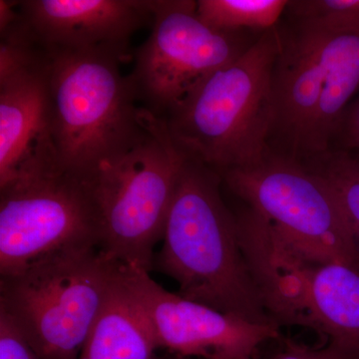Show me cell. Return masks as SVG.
<instances>
[{
  "mask_svg": "<svg viewBox=\"0 0 359 359\" xmlns=\"http://www.w3.org/2000/svg\"><path fill=\"white\" fill-rule=\"evenodd\" d=\"M325 66L321 58V32L299 25L292 35L282 39L273 70V127L297 155L311 156L314 127L323 90Z\"/></svg>",
  "mask_w": 359,
  "mask_h": 359,
  "instance_id": "obj_13",
  "label": "cell"
},
{
  "mask_svg": "<svg viewBox=\"0 0 359 359\" xmlns=\"http://www.w3.org/2000/svg\"><path fill=\"white\" fill-rule=\"evenodd\" d=\"M20 9L45 48L127 51L130 39L153 20L152 0H25Z\"/></svg>",
  "mask_w": 359,
  "mask_h": 359,
  "instance_id": "obj_12",
  "label": "cell"
},
{
  "mask_svg": "<svg viewBox=\"0 0 359 359\" xmlns=\"http://www.w3.org/2000/svg\"><path fill=\"white\" fill-rule=\"evenodd\" d=\"M287 9L299 25L334 34H359V0H294Z\"/></svg>",
  "mask_w": 359,
  "mask_h": 359,
  "instance_id": "obj_18",
  "label": "cell"
},
{
  "mask_svg": "<svg viewBox=\"0 0 359 359\" xmlns=\"http://www.w3.org/2000/svg\"><path fill=\"white\" fill-rule=\"evenodd\" d=\"M273 27L209 75L165 118L175 143L218 173L261 162L273 127V70L282 48Z\"/></svg>",
  "mask_w": 359,
  "mask_h": 359,
  "instance_id": "obj_3",
  "label": "cell"
},
{
  "mask_svg": "<svg viewBox=\"0 0 359 359\" xmlns=\"http://www.w3.org/2000/svg\"><path fill=\"white\" fill-rule=\"evenodd\" d=\"M148 39L139 47L129 75L137 101L164 120L212 73L230 65L248 47L238 32L205 25L193 0H152Z\"/></svg>",
  "mask_w": 359,
  "mask_h": 359,
  "instance_id": "obj_8",
  "label": "cell"
},
{
  "mask_svg": "<svg viewBox=\"0 0 359 359\" xmlns=\"http://www.w3.org/2000/svg\"><path fill=\"white\" fill-rule=\"evenodd\" d=\"M113 47L46 48L45 84L63 174L82 181L133 147L145 132L143 108Z\"/></svg>",
  "mask_w": 359,
  "mask_h": 359,
  "instance_id": "obj_2",
  "label": "cell"
},
{
  "mask_svg": "<svg viewBox=\"0 0 359 359\" xmlns=\"http://www.w3.org/2000/svg\"><path fill=\"white\" fill-rule=\"evenodd\" d=\"M358 154H359V152H358ZM359 158V157H358Z\"/></svg>",
  "mask_w": 359,
  "mask_h": 359,
  "instance_id": "obj_23",
  "label": "cell"
},
{
  "mask_svg": "<svg viewBox=\"0 0 359 359\" xmlns=\"http://www.w3.org/2000/svg\"><path fill=\"white\" fill-rule=\"evenodd\" d=\"M0 359H42L4 316H0Z\"/></svg>",
  "mask_w": 359,
  "mask_h": 359,
  "instance_id": "obj_19",
  "label": "cell"
},
{
  "mask_svg": "<svg viewBox=\"0 0 359 359\" xmlns=\"http://www.w3.org/2000/svg\"><path fill=\"white\" fill-rule=\"evenodd\" d=\"M266 359H353L337 347L327 344L323 348H311L294 342L287 344L285 353L276 358Z\"/></svg>",
  "mask_w": 359,
  "mask_h": 359,
  "instance_id": "obj_20",
  "label": "cell"
},
{
  "mask_svg": "<svg viewBox=\"0 0 359 359\" xmlns=\"http://www.w3.org/2000/svg\"><path fill=\"white\" fill-rule=\"evenodd\" d=\"M123 283L150 323L159 349L184 358L252 359L264 342L280 337L276 323H250L173 294L149 271L119 264Z\"/></svg>",
  "mask_w": 359,
  "mask_h": 359,
  "instance_id": "obj_10",
  "label": "cell"
},
{
  "mask_svg": "<svg viewBox=\"0 0 359 359\" xmlns=\"http://www.w3.org/2000/svg\"><path fill=\"white\" fill-rule=\"evenodd\" d=\"M340 129L344 132L346 145L359 152V97L346 110L340 123Z\"/></svg>",
  "mask_w": 359,
  "mask_h": 359,
  "instance_id": "obj_21",
  "label": "cell"
},
{
  "mask_svg": "<svg viewBox=\"0 0 359 359\" xmlns=\"http://www.w3.org/2000/svg\"><path fill=\"white\" fill-rule=\"evenodd\" d=\"M44 66L0 85V192L63 174Z\"/></svg>",
  "mask_w": 359,
  "mask_h": 359,
  "instance_id": "obj_11",
  "label": "cell"
},
{
  "mask_svg": "<svg viewBox=\"0 0 359 359\" xmlns=\"http://www.w3.org/2000/svg\"><path fill=\"white\" fill-rule=\"evenodd\" d=\"M221 183L218 172L186 153L157 268L178 283L187 299L250 323H276L245 259L237 217L222 197Z\"/></svg>",
  "mask_w": 359,
  "mask_h": 359,
  "instance_id": "obj_1",
  "label": "cell"
},
{
  "mask_svg": "<svg viewBox=\"0 0 359 359\" xmlns=\"http://www.w3.org/2000/svg\"><path fill=\"white\" fill-rule=\"evenodd\" d=\"M237 221L241 245L271 320L309 328L359 359V271L297 256L250 208L238 212Z\"/></svg>",
  "mask_w": 359,
  "mask_h": 359,
  "instance_id": "obj_5",
  "label": "cell"
},
{
  "mask_svg": "<svg viewBox=\"0 0 359 359\" xmlns=\"http://www.w3.org/2000/svg\"><path fill=\"white\" fill-rule=\"evenodd\" d=\"M289 1L287 0H199L198 16L217 32L235 33L244 28L276 27Z\"/></svg>",
  "mask_w": 359,
  "mask_h": 359,
  "instance_id": "obj_16",
  "label": "cell"
},
{
  "mask_svg": "<svg viewBox=\"0 0 359 359\" xmlns=\"http://www.w3.org/2000/svg\"><path fill=\"white\" fill-rule=\"evenodd\" d=\"M158 349L150 323L123 283L118 264L114 283L79 359H157Z\"/></svg>",
  "mask_w": 359,
  "mask_h": 359,
  "instance_id": "obj_14",
  "label": "cell"
},
{
  "mask_svg": "<svg viewBox=\"0 0 359 359\" xmlns=\"http://www.w3.org/2000/svg\"><path fill=\"white\" fill-rule=\"evenodd\" d=\"M309 169L334 194L359 250V158L346 151H328L311 158Z\"/></svg>",
  "mask_w": 359,
  "mask_h": 359,
  "instance_id": "obj_17",
  "label": "cell"
},
{
  "mask_svg": "<svg viewBox=\"0 0 359 359\" xmlns=\"http://www.w3.org/2000/svg\"><path fill=\"white\" fill-rule=\"evenodd\" d=\"M157 359H200L193 358H184V356L175 355V354L165 353L163 355H158Z\"/></svg>",
  "mask_w": 359,
  "mask_h": 359,
  "instance_id": "obj_22",
  "label": "cell"
},
{
  "mask_svg": "<svg viewBox=\"0 0 359 359\" xmlns=\"http://www.w3.org/2000/svg\"><path fill=\"white\" fill-rule=\"evenodd\" d=\"M320 32L325 86L314 127L311 159L330 151V141L339 132L349 101L359 89V34Z\"/></svg>",
  "mask_w": 359,
  "mask_h": 359,
  "instance_id": "obj_15",
  "label": "cell"
},
{
  "mask_svg": "<svg viewBox=\"0 0 359 359\" xmlns=\"http://www.w3.org/2000/svg\"><path fill=\"white\" fill-rule=\"evenodd\" d=\"M222 182L271 224L297 256L359 271V250L327 184L297 159L266 155L252 166L219 173Z\"/></svg>",
  "mask_w": 359,
  "mask_h": 359,
  "instance_id": "obj_7",
  "label": "cell"
},
{
  "mask_svg": "<svg viewBox=\"0 0 359 359\" xmlns=\"http://www.w3.org/2000/svg\"><path fill=\"white\" fill-rule=\"evenodd\" d=\"M118 264L90 249L0 276V316L42 359H79Z\"/></svg>",
  "mask_w": 359,
  "mask_h": 359,
  "instance_id": "obj_6",
  "label": "cell"
},
{
  "mask_svg": "<svg viewBox=\"0 0 359 359\" xmlns=\"http://www.w3.org/2000/svg\"><path fill=\"white\" fill-rule=\"evenodd\" d=\"M99 250L95 208L67 174L0 192V276L49 257Z\"/></svg>",
  "mask_w": 359,
  "mask_h": 359,
  "instance_id": "obj_9",
  "label": "cell"
},
{
  "mask_svg": "<svg viewBox=\"0 0 359 359\" xmlns=\"http://www.w3.org/2000/svg\"><path fill=\"white\" fill-rule=\"evenodd\" d=\"M143 116L145 132L133 147L80 182L95 208L99 250L150 273L186 153L164 120L144 108Z\"/></svg>",
  "mask_w": 359,
  "mask_h": 359,
  "instance_id": "obj_4",
  "label": "cell"
}]
</instances>
